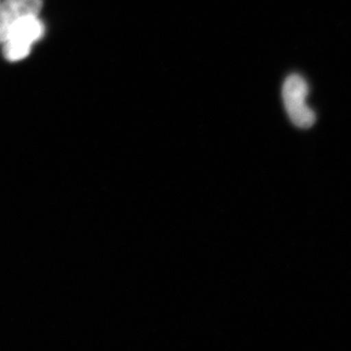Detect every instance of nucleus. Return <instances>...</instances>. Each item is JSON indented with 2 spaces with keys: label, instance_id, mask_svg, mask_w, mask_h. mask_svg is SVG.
I'll list each match as a JSON object with an SVG mask.
<instances>
[{
  "label": "nucleus",
  "instance_id": "obj_1",
  "mask_svg": "<svg viewBox=\"0 0 351 351\" xmlns=\"http://www.w3.org/2000/svg\"><path fill=\"white\" fill-rule=\"evenodd\" d=\"M45 25L38 16H27L10 27L3 43V56L7 61L19 62L29 56L32 44L43 38Z\"/></svg>",
  "mask_w": 351,
  "mask_h": 351
},
{
  "label": "nucleus",
  "instance_id": "obj_2",
  "mask_svg": "<svg viewBox=\"0 0 351 351\" xmlns=\"http://www.w3.org/2000/svg\"><path fill=\"white\" fill-rule=\"evenodd\" d=\"M308 85L299 75H291L286 78L282 88V98L286 112L295 126L308 129L316 121V115L306 104Z\"/></svg>",
  "mask_w": 351,
  "mask_h": 351
},
{
  "label": "nucleus",
  "instance_id": "obj_3",
  "mask_svg": "<svg viewBox=\"0 0 351 351\" xmlns=\"http://www.w3.org/2000/svg\"><path fill=\"white\" fill-rule=\"evenodd\" d=\"M43 0H3L0 1V44L3 43L10 27L27 16H38Z\"/></svg>",
  "mask_w": 351,
  "mask_h": 351
}]
</instances>
